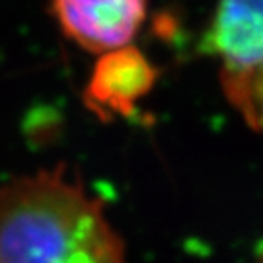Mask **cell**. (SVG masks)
Listing matches in <instances>:
<instances>
[{"mask_svg": "<svg viewBox=\"0 0 263 263\" xmlns=\"http://www.w3.org/2000/svg\"><path fill=\"white\" fill-rule=\"evenodd\" d=\"M0 263H126L104 203L64 166L0 185Z\"/></svg>", "mask_w": 263, "mask_h": 263, "instance_id": "obj_1", "label": "cell"}, {"mask_svg": "<svg viewBox=\"0 0 263 263\" xmlns=\"http://www.w3.org/2000/svg\"><path fill=\"white\" fill-rule=\"evenodd\" d=\"M218 59L225 97L263 79V0H219L199 42Z\"/></svg>", "mask_w": 263, "mask_h": 263, "instance_id": "obj_2", "label": "cell"}, {"mask_svg": "<svg viewBox=\"0 0 263 263\" xmlns=\"http://www.w3.org/2000/svg\"><path fill=\"white\" fill-rule=\"evenodd\" d=\"M49 8L64 37L103 55L130 46L146 18L148 0H51Z\"/></svg>", "mask_w": 263, "mask_h": 263, "instance_id": "obj_3", "label": "cell"}, {"mask_svg": "<svg viewBox=\"0 0 263 263\" xmlns=\"http://www.w3.org/2000/svg\"><path fill=\"white\" fill-rule=\"evenodd\" d=\"M156 79L157 70L137 48L114 49L97 59L82 101L103 121L130 117Z\"/></svg>", "mask_w": 263, "mask_h": 263, "instance_id": "obj_4", "label": "cell"}, {"mask_svg": "<svg viewBox=\"0 0 263 263\" xmlns=\"http://www.w3.org/2000/svg\"><path fill=\"white\" fill-rule=\"evenodd\" d=\"M229 103L236 108L245 123L256 132H263V79L238 93L230 95Z\"/></svg>", "mask_w": 263, "mask_h": 263, "instance_id": "obj_5", "label": "cell"}, {"mask_svg": "<svg viewBox=\"0 0 263 263\" xmlns=\"http://www.w3.org/2000/svg\"><path fill=\"white\" fill-rule=\"evenodd\" d=\"M256 263H263V243L258 249V258H256Z\"/></svg>", "mask_w": 263, "mask_h": 263, "instance_id": "obj_6", "label": "cell"}]
</instances>
